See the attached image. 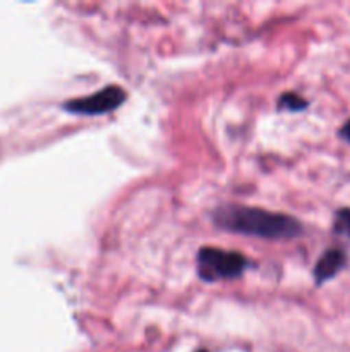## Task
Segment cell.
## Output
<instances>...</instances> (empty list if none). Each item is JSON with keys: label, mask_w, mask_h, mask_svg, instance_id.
<instances>
[{"label": "cell", "mask_w": 350, "mask_h": 352, "mask_svg": "<svg viewBox=\"0 0 350 352\" xmlns=\"http://www.w3.org/2000/svg\"><path fill=\"white\" fill-rule=\"evenodd\" d=\"M213 222L223 230L273 241L294 239L302 234L301 222H297L294 217L253 206H220L213 213Z\"/></svg>", "instance_id": "obj_1"}, {"label": "cell", "mask_w": 350, "mask_h": 352, "mask_svg": "<svg viewBox=\"0 0 350 352\" xmlns=\"http://www.w3.org/2000/svg\"><path fill=\"white\" fill-rule=\"evenodd\" d=\"M247 268V258L235 251L201 248L198 253V274L205 282L237 278Z\"/></svg>", "instance_id": "obj_2"}, {"label": "cell", "mask_w": 350, "mask_h": 352, "mask_svg": "<svg viewBox=\"0 0 350 352\" xmlns=\"http://www.w3.org/2000/svg\"><path fill=\"white\" fill-rule=\"evenodd\" d=\"M127 98V93L120 86H106L84 98H74L64 103V110L78 116H102L119 109Z\"/></svg>", "instance_id": "obj_3"}, {"label": "cell", "mask_w": 350, "mask_h": 352, "mask_svg": "<svg viewBox=\"0 0 350 352\" xmlns=\"http://www.w3.org/2000/svg\"><path fill=\"white\" fill-rule=\"evenodd\" d=\"M347 265V254L345 251L338 250V248H331V250L325 251L321 258L316 263L312 277H314L316 285H323L325 282L335 278L340 272L345 268Z\"/></svg>", "instance_id": "obj_4"}, {"label": "cell", "mask_w": 350, "mask_h": 352, "mask_svg": "<svg viewBox=\"0 0 350 352\" xmlns=\"http://www.w3.org/2000/svg\"><path fill=\"white\" fill-rule=\"evenodd\" d=\"M307 105V100H304L297 93H283L280 96V100H278V107L285 110H290V112H301Z\"/></svg>", "instance_id": "obj_5"}, {"label": "cell", "mask_w": 350, "mask_h": 352, "mask_svg": "<svg viewBox=\"0 0 350 352\" xmlns=\"http://www.w3.org/2000/svg\"><path fill=\"white\" fill-rule=\"evenodd\" d=\"M333 230H335L336 236L350 239V208H340L338 212L335 213Z\"/></svg>", "instance_id": "obj_6"}, {"label": "cell", "mask_w": 350, "mask_h": 352, "mask_svg": "<svg viewBox=\"0 0 350 352\" xmlns=\"http://www.w3.org/2000/svg\"><path fill=\"white\" fill-rule=\"evenodd\" d=\"M340 138H342V140H345L347 143H350V120H347L345 124H343V127L342 129H340Z\"/></svg>", "instance_id": "obj_7"}]
</instances>
